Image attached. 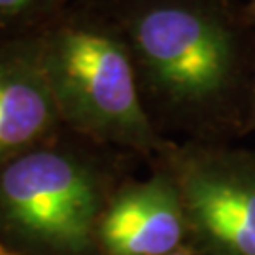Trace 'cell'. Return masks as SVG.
Returning <instances> with one entry per match:
<instances>
[{"mask_svg":"<svg viewBox=\"0 0 255 255\" xmlns=\"http://www.w3.org/2000/svg\"><path fill=\"white\" fill-rule=\"evenodd\" d=\"M116 151L63 128L0 164V242L17 255H97Z\"/></svg>","mask_w":255,"mask_h":255,"instance_id":"3","label":"cell"},{"mask_svg":"<svg viewBox=\"0 0 255 255\" xmlns=\"http://www.w3.org/2000/svg\"><path fill=\"white\" fill-rule=\"evenodd\" d=\"M0 255H17V254H15V252H11L6 244H2V242H0Z\"/></svg>","mask_w":255,"mask_h":255,"instance_id":"11","label":"cell"},{"mask_svg":"<svg viewBox=\"0 0 255 255\" xmlns=\"http://www.w3.org/2000/svg\"><path fill=\"white\" fill-rule=\"evenodd\" d=\"M255 128V70L252 78V87H250V101H248V114L244 121V130Z\"/></svg>","mask_w":255,"mask_h":255,"instance_id":"8","label":"cell"},{"mask_svg":"<svg viewBox=\"0 0 255 255\" xmlns=\"http://www.w3.org/2000/svg\"><path fill=\"white\" fill-rule=\"evenodd\" d=\"M187 237L180 191L161 164L146 180L118 183L101 216L97 255H170Z\"/></svg>","mask_w":255,"mask_h":255,"instance_id":"5","label":"cell"},{"mask_svg":"<svg viewBox=\"0 0 255 255\" xmlns=\"http://www.w3.org/2000/svg\"><path fill=\"white\" fill-rule=\"evenodd\" d=\"M38 38L64 128L144 157L174 146L149 118L125 34L101 0H72Z\"/></svg>","mask_w":255,"mask_h":255,"instance_id":"2","label":"cell"},{"mask_svg":"<svg viewBox=\"0 0 255 255\" xmlns=\"http://www.w3.org/2000/svg\"><path fill=\"white\" fill-rule=\"evenodd\" d=\"M125 34L155 127L206 134L248 114L255 27L233 0H101ZM163 134V132H161Z\"/></svg>","mask_w":255,"mask_h":255,"instance_id":"1","label":"cell"},{"mask_svg":"<svg viewBox=\"0 0 255 255\" xmlns=\"http://www.w3.org/2000/svg\"><path fill=\"white\" fill-rule=\"evenodd\" d=\"M246 13H248V17L252 19V23H254V27H255V0H250V2H248Z\"/></svg>","mask_w":255,"mask_h":255,"instance_id":"9","label":"cell"},{"mask_svg":"<svg viewBox=\"0 0 255 255\" xmlns=\"http://www.w3.org/2000/svg\"><path fill=\"white\" fill-rule=\"evenodd\" d=\"M170 255H201V254H197V252H189L187 248H182V250H178V252H174V254H170ZM206 255H210V254H206Z\"/></svg>","mask_w":255,"mask_h":255,"instance_id":"10","label":"cell"},{"mask_svg":"<svg viewBox=\"0 0 255 255\" xmlns=\"http://www.w3.org/2000/svg\"><path fill=\"white\" fill-rule=\"evenodd\" d=\"M72 0H0V40L40 34Z\"/></svg>","mask_w":255,"mask_h":255,"instance_id":"7","label":"cell"},{"mask_svg":"<svg viewBox=\"0 0 255 255\" xmlns=\"http://www.w3.org/2000/svg\"><path fill=\"white\" fill-rule=\"evenodd\" d=\"M63 128L38 34L0 40V164L44 144Z\"/></svg>","mask_w":255,"mask_h":255,"instance_id":"6","label":"cell"},{"mask_svg":"<svg viewBox=\"0 0 255 255\" xmlns=\"http://www.w3.org/2000/svg\"><path fill=\"white\" fill-rule=\"evenodd\" d=\"M159 161L180 191L189 235L210 255H255V153L189 142Z\"/></svg>","mask_w":255,"mask_h":255,"instance_id":"4","label":"cell"}]
</instances>
